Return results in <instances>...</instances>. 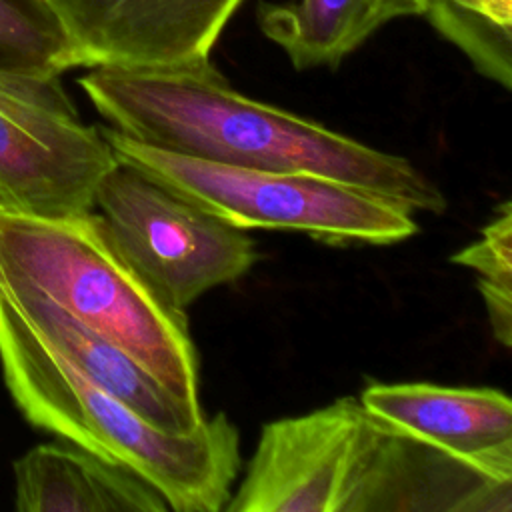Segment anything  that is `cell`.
<instances>
[{"label":"cell","instance_id":"7a4b0ae2","mask_svg":"<svg viewBox=\"0 0 512 512\" xmlns=\"http://www.w3.org/2000/svg\"><path fill=\"white\" fill-rule=\"evenodd\" d=\"M226 512H512V450H442L338 398L264 424Z\"/></svg>","mask_w":512,"mask_h":512},{"label":"cell","instance_id":"4fadbf2b","mask_svg":"<svg viewBox=\"0 0 512 512\" xmlns=\"http://www.w3.org/2000/svg\"><path fill=\"white\" fill-rule=\"evenodd\" d=\"M72 68V46L42 0H0V70L62 76Z\"/></svg>","mask_w":512,"mask_h":512},{"label":"cell","instance_id":"6da1fadb","mask_svg":"<svg viewBox=\"0 0 512 512\" xmlns=\"http://www.w3.org/2000/svg\"><path fill=\"white\" fill-rule=\"evenodd\" d=\"M108 126L182 156L256 170L310 172L442 214L446 198L408 158L234 90L208 60L180 66H94L78 78Z\"/></svg>","mask_w":512,"mask_h":512},{"label":"cell","instance_id":"5b68a950","mask_svg":"<svg viewBox=\"0 0 512 512\" xmlns=\"http://www.w3.org/2000/svg\"><path fill=\"white\" fill-rule=\"evenodd\" d=\"M102 134L116 160L242 230H296L334 246L396 244L418 232L412 210L356 184L206 162L136 142L110 126Z\"/></svg>","mask_w":512,"mask_h":512},{"label":"cell","instance_id":"8992f818","mask_svg":"<svg viewBox=\"0 0 512 512\" xmlns=\"http://www.w3.org/2000/svg\"><path fill=\"white\" fill-rule=\"evenodd\" d=\"M94 208L132 266L178 310L236 282L258 260L246 230L120 160L98 184Z\"/></svg>","mask_w":512,"mask_h":512},{"label":"cell","instance_id":"277c9868","mask_svg":"<svg viewBox=\"0 0 512 512\" xmlns=\"http://www.w3.org/2000/svg\"><path fill=\"white\" fill-rule=\"evenodd\" d=\"M24 286L116 342L182 400L198 402L184 310L132 266L94 212L40 216L0 204V288Z\"/></svg>","mask_w":512,"mask_h":512},{"label":"cell","instance_id":"52a82bcc","mask_svg":"<svg viewBox=\"0 0 512 512\" xmlns=\"http://www.w3.org/2000/svg\"><path fill=\"white\" fill-rule=\"evenodd\" d=\"M102 128L88 126L60 76L0 70V204L40 216L94 210L116 166Z\"/></svg>","mask_w":512,"mask_h":512},{"label":"cell","instance_id":"7c38bea8","mask_svg":"<svg viewBox=\"0 0 512 512\" xmlns=\"http://www.w3.org/2000/svg\"><path fill=\"white\" fill-rule=\"evenodd\" d=\"M430 0H290L260 2L258 24L296 70L336 68L376 30L424 16Z\"/></svg>","mask_w":512,"mask_h":512},{"label":"cell","instance_id":"9a60e30c","mask_svg":"<svg viewBox=\"0 0 512 512\" xmlns=\"http://www.w3.org/2000/svg\"><path fill=\"white\" fill-rule=\"evenodd\" d=\"M424 16L468 56L482 76L506 90L512 88V26H502L448 0H430Z\"/></svg>","mask_w":512,"mask_h":512},{"label":"cell","instance_id":"9c48e42d","mask_svg":"<svg viewBox=\"0 0 512 512\" xmlns=\"http://www.w3.org/2000/svg\"><path fill=\"white\" fill-rule=\"evenodd\" d=\"M0 292L50 350L150 424L166 432H190L202 422L200 404L182 400L140 360L52 300L24 286H6Z\"/></svg>","mask_w":512,"mask_h":512},{"label":"cell","instance_id":"8fae6325","mask_svg":"<svg viewBox=\"0 0 512 512\" xmlns=\"http://www.w3.org/2000/svg\"><path fill=\"white\" fill-rule=\"evenodd\" d=\"M18 512H168L164 496L136 472L76 444L26 450L12 466Z\"/></svg>","mask_w":512,"mask_h":512},{"label":"cell","instance_id":"ba28073f","mask_svg":"<svg viewBox=\"0 0 512 512\" xmlns=\"http://www.w3.org/2000/svg\"><path fill=\"white\" fill-rule=\"evenodd\" d=\"M76 68L180 66L210 58L244 0H42Z\"/></svg>","mask_w":512,"mask_h":512},{"label":"cell","instance_id":"30bf717a","mask_svg":"<svg viewBox=\"0 0 512 512\" xmlns=\"http://www.w3.org/2000/svg\"><path fill=\"white\" fill-rule=\"evenodd\" d=\"M358 400L368 412L452 454L484 458L512 450V400L496 388L376 382Z\"/></svg>","mask_w":512,"mask_h":512},{"label":"cell","instance_id":"3957f363","mask_svg":"<svg viewBox=\"0 0 512 512\" xmlns=\"http://www.w3.org/2000/svg\"><path fill=\"white\" fill-rule=\"evenodd\" d=\"M0 370L36 428L126 466L174 512H220L240 472V434L224 412L190 432H166L112 396L54 350L0 292Z\"/></svg>","mask_w":512,"mask_h":512},{"label":"cell","instance_id":"5bb4252c","mask_svg":"<svg viewBox=\"0 0 512 512\" xmlns=\"http://www.w3.org/2000/svg\"><path fill=\"white\" fill-rule=\"evenodd\" d=\"M452 264L478 276L492 336L502 346L512 344V204L504 200L480 238L450 256Z\"/></svg>","mask_w":512,"mask_h":512}]
</instances>
